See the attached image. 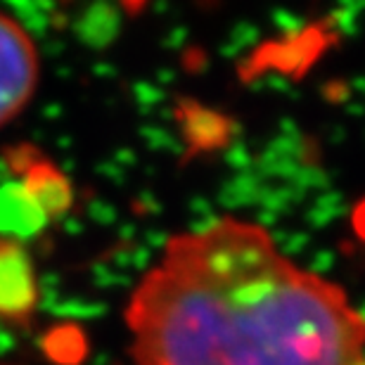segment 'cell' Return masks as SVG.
Instances as JSON below:
<instances>
[{
    "label": "cell",
    "instance_id": "obj_7",
    "mask_svg": "<svg viewBox=\"0 0 365 365\" xmlns=\"http://www.w3.org/2000/svg\"><path fill=\"white\" fill-rule=\"evenodd\" d=\"M121 7L112 3H93L71 21V29L86 48L105 50L112 46L121 31Z\"/></svg>",
    "mask_w": 365,
    "mask_h": 365
},
{
    "label": "cell",
    "instance_id": "obj_5",
    "mask_svg": "<svg viewBox=\"0 0 365 365\" xmlns=\"http://www.w3.org/2000/svg\"><path fill=\"white\" fill-rule=\"evenodd\" d=\"M48 216L31 200L21 180L0 182V237L10 242H31L46 230Z\"/></svg>",
    "mask_w": 365,
    "mask_h": 365
},
{
    "label": "cell",
    "instance_id": "obj_15",
    "mask_svg": "<svg viewBox=\"0 0 365 365\" xmlns=\"http://www.w3.org/2000/svg\"><path fill=\"white\" fill-rule=\"evenodd\" d=\"M187 211H190V232L187 235H192V237L207 235V232L221 221V216L216 214L214 204H211L207 197H195V200L190 202Z\"/></svg>",
    "mask_w": 365,
    "mask_h": 365
},
{
    "label": "cell",
    "instance_id": "obj_4",
    "mask_svg": "<svg viewBox=\"0 0 365 365\" xmlns=\"http://www.w3.org/2000/svg\"><path fill=\"white\" fill-rule=\"evenodd\" d=\"M173 121H178L180 140L190 155L225 150L230 143H235V138L240 133V126L230 116L187 98H180L176 102V107H173Z\"/></svg>",
    "mask_w": 365,
    "mask_h": 365
},
{
    "label": "cell",
    "instance_id": "obj_37",
    "mask_svg": "<svg viewBox=\"0 0 365 365\" xmlns=\"http://www.w3.org/2000/svg\"><path fill=\"white\" fill-rule=\"evenodd\" d=\"M351 88H354V91H359V93H363V95H365V76H363V78H356V81L351 83Z\"/></svg>",
    "mask_w": 365,
    "mask_h": 365
},
{
    "label": "cell",
    "instance_id": "obj_3",
    "mask_svg": "<svg viewBox=\"0 0 365 365\" xmlns=\"http://www.w3.org/2000/svg\"><path fill=\"white\" fill-rule=\"evenodd\" d=\"M38 304V282L29 254L0 237V318L26 320Z\"/></svg>",
    "mask_w": 365,
    "mask_h": 365
},
{
    "label": "cell",
    "instance_id": "obj_35",
    "mask_svg": "<svg viewBox=\"0 0 365 365\" xmlns=\"http://www.w3.org/2000/svg\"><path fill=\"white\" fill-rule=\"evenodd\" d=\"M346 112L351 114V116H361V114H365V105H359V102H349Z\"/></svg>",
    "mask_w": 365,
    "mask_h": 365
},
{
    "label": "cell",
    "instance_id": "obj_27",
    "mask_svg": "<svg viewBox=\"0 0 365 365\" xmlns=\"http://www.w3.org/2000/svg\"><path fill=\"white\" fill-rule=\"evenodd\" d=\"M138 207H140L145 214H159V207H162V204H159V200L152 192H140V197H138Z\"/></svg>",
    "mask_w": 365,
    "mask_h": 365
},
{
    "label": "cell",
    "instance_id": "obj_40",
    "mask_svg": "<svg viewBox=\"0 0 365 365\" xmlns=\"http://www.w3.org/2000/svg\"><path fill=\"white\" fill-rule=\"evenodd\" d=\"M107 363H109V361H107V356H100V359L95 361L93 365H107Z\"/></svg>",
    "mask_w": 365,
    "mask_h": 365
},
{
    "label": "cell",
    "instance_id": "obj_6",
    "mask_svg": "<svg viewBox=\"0 0 365 365\" xmlns=\"http://www.w3.org/2000/svg\"><path fill=\"white\" fill-rule=\"evenodd\" d=\"M21 185L31 195V200L38 204V209L50 218H64L69 216V209L74 204V190H71L69 178L60 169L41 159L31 169L24 173Z\"/></svg>",
    "mask_w": 365,
    "mask_h": 365
},
{
    "label": "cell",
    "instance_id": "obj_12",
    "mask_svg": "<svg viewBox=\"0 0 365 365\" xmlns=\"http://www.w3.org/2000/svg\"><path fill=\"white\" fill-rule=\"evenodd\" d=\"M349 204L344 200V195L337 192V190H327V192L318 195L313 204L306 211V223L311 225L313 230H323L327 225H332L337 218L346 214Z\"/></svg>",
    "mask_w": 365,
    "mask_h": 365
},
{
    "label": "cell",
    "instance_id": "obj_14",
    "mask_svg": "<svg viewBox=\"0 0 365 365\" xmlns=\"http://www.w3.org/2000/svg\"><path fill=\"white\" fill-rule=\"evenodd\" d=\"M152 259H155V252H150L145 245H126V247H121V250H116L114 252V257H112V264L116 271H121V273H126L128 271H152Z\"/></svg>",
    "mask_w": 365,
    "mask_h": 365
},
{
    "label": "cell",
    "instance_id": "obj_31",
    "mask_svg": "<svg viewBox=\"0 0 365 365\" xmlns=\"http://www.w3.org/2000/svg\"><path fill=\"white\" fill-rule=\"evenodd\" d=\"M62 225H64V232H67V235H78V232H83V223L74 216H64Z\"/></svg>",
    "mask_w": 365,
    "mask_h": 365
},
{
    "label": "cell",
    "instance_id": "obj_21",
    "mask_svg": "<svg viewBox=\"0 0 365 365\" xmlns=\"http://www.w3.org/2000/svg\"><path fill=\"white\" fill-rule=\"evenodd\" d=\"M133 98L138 102V107H140V112H148V109H157L162 105L166 100V93L155 81H135Z\"/></svg>",
    "mask_w": 365,
    "mask_h": 365
},
{
    "label": "cell",
    "instance_id": "obj_28",
    "mask_svg": "<svg viewBox=\"0 0 365 365\" xmlns=\"http://www.w3.org/2000/svg\"><path fill=\"white\" fill-rule=\"evenodd\" d=\"M112 162L114 164H119L121 169H128V166H133L138 162V157H135V152L133 150H119L116 155L112 157Z\"/></svg>",
    "mask_w": 365,
    "mask_h": 365
},
{
    "label": "cell",
    "instance_id": "obj_26",
    "mask_svg": "<svg viewBox=\"0 0 365 365\" xmlns=\"http://www.w3.org/2000/svg\"><path fill=\"white\" fill-rule=\"evenodd\" d=\"M187 38H190V31L185 26H173L169 34H166V38H164V46L166 48H182L187 43Z\"/></svg>",
    "mask_w": 365,
    "mask_h": 365
},
{
    "label": "cell",
    "instance_id": "obj_32",
    "mask_svg": "<svg viewBox=\"0 0 365 365\" xmlns=\"http://www.w3.org/2000/svg\"><path fill=\"white\" fill-rule=\"evenodd\" d=\"M116 232H119V237L123 240V242L130 245V240L135 237V225L133 223H121L119 228H116Z\"/></svg>",
    "mask_w": 365,
    "mask_h": 365
},
{
    "label": "cell",
    "instance_id": "obj_22",
    "mask_svg": "<svg viewBox=\"0 0 365 365\" xmlns=\"http://www.w3.org/2000/svg\"><path fill=\"white\" fill-rule=\"evenodd\" d=\"M273 24L282 31V38H294V36L306 31V21L304 17H299L292 10H275L271 14Z\"/></svg>",
    "mask_w": 365,
    "mask_h": 365
},
{
    "label": "cell",
    "instance_id": "obj_20",
    "mask_svg": "<svg viewBox=\"0 0 365 365\" xmlns=\"http://www.w3.org/2000/svg\"><path fill=\"white\" fill-rule=\"evenodd\" d=\"M225 164L230 166V171H235V173H247V171H252L254 169V155H252V150L247 148V145L242 140H235V143H230L228 148H225Z\"/></svg>",
    "mask_w": 365,
    "mask_h": 365
},
{
    "label": "cell",
    "instance_id": "obj_36",
    "mask_svg": "<svg viewBox=\"0 0 365 365\" xmlns=\"http://www.w3.org/2000/svg\"><path fill=\"white\" fill-rule=\"evenodd\" d=\"M356 225H359L361 235H365V207H361L359 211H356Z\"/></svg>",
    "mask_w": 365,
    "mask_h": 365
},
{
    "label": "cell",
    "instance_id": "obj_9",
    "mask_svg": "<svg viewBox=\"0 0 365 365\" xmlns=\"http://www.w3.org/2000/svg\"><path fill=\"white\" fill-rule=\"evenodd\" d=\"M41 309L50 313V316L64 320V323H86V320L102 318L107 313V304L102 302H91V299H76V297H64L50 294L41 297Z\"/></svg>",
    "mask_w": 365,
    "mask_h": 365
},
{
    "label": "cell",
    "instance_id": "obj_18",
    "mask_svg": "<svg viewBox=\"0 0 365 365\" xmlns=\"http://www.w3.org/2000/svg\"><path fill=\"white\" fill-rule=\"evenodd\" d=\"M363 10H365V5H361V3H344V5H339L337 10H334L332 17H330V26H334L339 34H344V36L359 34L361 12Z\"/></svg>",
    "mask_w": 365,
    "mask_h": 365
},
{
    "label": "cell",
    "instance_id": "obj_2",
    "mask_svg": "<svg viewBox=\"0 0 365 365\" xmlns=\"http://www.w3.org/2000/svg\"><path fill=\"white\" fill-rule=\"evenodd\" d=\"M38 60L31 38L7 14H0V123L10 121L31 100Z\"/></svg>",
    "mask_w": 365,
    "mask_h": 365
},
{
    "label": "cell",
    "instance_id": "obj_34",
    "mask_svg": "<svg viewBox=\"0 0 365 365\" xmlns=\"http://www.w3.org/2000/svg\"><path fill=\"white\" fill-rule=\"evenodd\" d=\"M93 71H95L98 76H105V78H109V76H114V74H116V69L112 67V64H98V67H95Z\"/></svg>",
    "mask_w": 365,
    "mask_h": 365
},
{
    "label": "cell",
    "instance_id": "obj_38",
    "mask_svg": "<svg viewBox=\"0 0 365 365\" xmlns=\"http://www.w3.org/2000/svg\"><path fill=\"white\" fill-rule=\"evenodd\" d=\"M60 112H62V109L57 107V105H50V107L46 109V116H50V119H55V116L60 114Z\"/></svg>",
    "mask_w": 365,
    "mask_h": 365
},
{
    "label": "cell",
    "instance_id": "obj_39",
    "mask_svg": "<svg viewBox=\"0 0 365 365\" xmlns=\"http://www.w3.org/2000/svg\"><path fill=\"white\" fill-rule=\"evenodd\" d=\"M356 316H359V318H361V323L365 325V299H363V302H361V306H359V309H356Z\"/></svg>",
    "mask_w": 365,
    "mask_h": 365
},
{
    "label": "cell",
    "instance_id": "obj_24",
    "mask_svg": "<svg viewBox=\"0 0 365 365\" xmlns=\"http://www.w3.org/2000/svg\"><path fill=\"white\" fill-rule=\"evenodd\" d=\"M334 266H337V254H334L332 250H318L309 259V268H306V273L323 277L325 273H330Z\"/></svg>",
    "mask_w": 365,
    "mask_h": 365
},
{
    "label": "cell",
    "instance_id": "obj_10",
    "mask_svg": "<svg viewBox=\"0 0 365 365\" xmlns=\"http://www.w3.org/2000/svg\"><path fill=\"white\" fill-rule=\"evenodd\" d=\"M266 182L259 178L257 171H247V173H232L218 190V204L223 209H247V207H257L261 190Z\"/></svg>",
    "mask_w": 365,
    "mask_h": 365
},
{
    "label": "cell",
    "instance_id": "obj_33",
    "mask_svg": "<svg viewBox=\"0 0 365 365\" xmlns=\"http://www.w3.org/2000/svg\"><path fill=\"white\" fill-rule=\"evenodd\" d=\"M173 78H176V71H173V69H159L157 76H155V83L157 86L159 83H171Z\"/></svg>",
    "mask_w": 365,
    "mask_h": 365
},
{
    "label": "cell",
    "instance_id": "obj_29",
    "mask_svg": "<svg viewBox=\"0 0 365 365\" xmlns=\"http://www.w3.org/2000/svg\"><path fill=\"white\" fill-rule=\"evenodd\" d=\"M330 93H334L330 98L334 102H346L349 100V86H344V83H330L325 88V95H330Z\"/></svg>",
    "mask_w": 365,
    "mask_h": 365
},
{
    "label": "cell",
    "instance_id": "obj_8",
    "mask_svg": "<svg viewBox=\"0 0 365 365\" xmlns=\"http://www.w3.org/2000/svg\"><path fill=\"white\" fill-rule=\"evenodd\" d=\"M41 349L57 365H78L88 354V341H86V334L78 325L62 323L50 327L43 334Z\"/></svg>",
    "mask_w": 365,
    "mask_h": 365
},
{
    "label": "cell",
    "instance_id": "obj_19",
    "mask_svg": "<svg viewBox=\"0 0 365 365\" xmlns=\"http://www.w3.org/2000/svg\"><path fill=\"white\" fill-rule=\"evenodd\" d=\"M91 275H93L95 287H100V289H121V287H126V284L133 282L130 280V275L116 271V268L109 266V264H95Z\"/></svg>",
    "mask_w": 365,
    "mask_h": 365
},
{
    "label": "cell",
    "instance_id": "obj_1",
    "mask_svg": "<svg viewBox=\"0 0 365 365\" xmlns=\"http://www.w3.org/2000/svg\"><path fill=\"white\" fill-rule=\"evenodd\" d=\"M140 365H363L346 294L282 259L266 230L221 218L171 237L126 311Z\"/></svg>",
    "mask_w": 365,
    "mask_h": 365
},
{
    "label": "cell",
    "instance_id": "obj_23",
    "mask_svg": "<svg viewBox=\"0 0 365 365\" xmlns=\"http://www.w3.org/2000/svg\"><path fill=\"white\" fill-rule=\"evenodd\" d=\"M88 216H91L98 225H102V228L116 225V221H119L116 207H114V204L105 202V200H93V202L88 204Z\"/></svg>",
    "mask_w": 365,
    "mask_h": 365
},
{
    "label": "cell",
    "instance_id": "obj_11",
    "mask_svg": "<svg viewBox=\"0 0 365 365\" xmlns=\"http://www.w3.org/2000/svg\"><path fill=\"white\" fill-rule=\"evenodd\" d=\"M10 12L14 14L12 19H17V26L26 36H38L46 38V34L53 26V17L57 14V7L53 3H29V0H17L10 3Z\"/></svg>",
    "mask_w": 365,
    "mask_h": 365
},
{
    "label": "cell",
    "instance_id": "obj_16",
    "mask_svg": "<svg viewBox=\"0 0 365 365\" xmlns=\"http://www.w3.org/2000/svg\"><path fill=\"white\" fill-rule=\"evenodd\" d=\"M140 138L155 152H166V155H182L185 152V145H182L180 138H176L164 126H143Z\"/></svg>",
    "mask_w": 365,
    "mask_h": 365
},
{
    "label": "cell",
    "instance_id": "obj_13",
    "mask_svg": "<svg viewBox=\"0 0 365 365\" xmlns=\"http://www.w3.org/2000/svg\"><path fill=\"white\" fill-rule=\"evenodd\" d=\"M259 38H261V31L254 21H240V24L230 31L225 46L221 48V55L228 57V60L230 57L232 60H237V57H242L247 50L259 46Z\"/></svg>",
    "mask_w": 365,
    "mask_h": 365
},
{
    "label": "cell",
    "instance_id": "obj_30",
    "mask_svg": "<svg viewBox=\"0 0 365 365\" xmlns=\"http://www.w3.org/2000/svg\"><path fill=\"white\" fill-rule=\"evenodd\" d=\"M14 349V337L3 327V320H0V356H7Z\"/></svg>",
    "mask_w": 365,
    "mask_h": 365
},
{
    "label": "cell",
    "instance_id": "obj_25",
    "mask_svg": "<svg viewBox=\"0 0 365 365\" xmlns=\"http://www.w3.org/2000/svg\"><path fill=\"white\" fill-rule=\"evenodd\" d=\"M95 171H98L102 178H107L109 182H116V185H121V182L126 180V169H121V166L114 164L112 159H109V162H102Z\"/></svg>",
    "mask_w": 365,
    "mask_h": 365
},
{
    "label": "cell",
    "instance_id": "obj_17",
    "mask_svg": "<svg viewBox=\"0 0 365 365\" xmlns=\"http://www.w3.org/2000/svg\"><path fill=\"white\" fill-rule=\"evenodd\" d=\"M5 162V166L10 169V173H24L31 169L34 164H38L41 162V152L34 148V145H14V148H7L3 152V157H0Z\"/></svg>",
    "mask_w": 365,
    "mask_h": 365
}]
</instances>
